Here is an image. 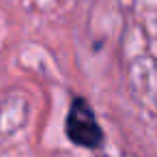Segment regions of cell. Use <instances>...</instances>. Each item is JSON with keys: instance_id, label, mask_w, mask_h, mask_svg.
<instances>
[{"instance_id": "6da1fadb", "label": "cell", "mask_w": 157, "mask_h": 157, "mask_svg": "<svg viewBox=\"0 0 157 157\" xmlns=\"http://www.w3.org/2000/svg\"><path fill=\"white\" fill-rule=\"evenodd\" d=\"M65 133L69 138L71 144L82 146V148H90L97 151L103 146V129L97 123L95 110L90 108V103L84 97H73L69 112H67V121H65Z\"/></svg>"}]
</instances>
